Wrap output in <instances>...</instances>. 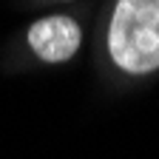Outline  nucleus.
Listing matches in <instances>:
<instances>
[{"label":"nucleus","instance_id":"f257e3e1","mask_svg":"<svg viewBox=\"0 0 159 159\" xmlns=\"http://www.w3.org/2000/svg\"><path fill=\"white\" fill-rule=\"evenodd\" d=\"M108 54L125 74L159 68V0H116L108 23Z\"/></svg>","mask_w":159,"mask_h":159},{"label":"nucleus","instance_id":"f03ea898","mask_svg":"<svg viewBox=\"0 0 159 159\" xmlns=\"http://www.w3.org/2000/svg\"><path fill=\"white\" fill-rule=\"evenodd\" d=\"M80 40H83V31H80L77 20H71L66 14L43 17L29 29V46L43 63L71 60L80 48Z\"/></svg>","mask_w":159,"mask_h":159}]
</instances>
